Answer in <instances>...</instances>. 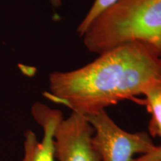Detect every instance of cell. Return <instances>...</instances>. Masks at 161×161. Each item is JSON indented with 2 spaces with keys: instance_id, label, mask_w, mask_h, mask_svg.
<instances>
[{
  "instance_id": "obj_6",
  "label": "cell",
  "mask_w": 161,
  "mask_h": 161,
  "mask_svg": "<svg viewBox=\"0 0 161 161\" xmlns=\"http://www.w3.org/2000/svg\"><path fill=\"white\" fill-rule=\"evenodd\" d=\"M144 96L145 99L139 100L138 102L146 105L151 114L148 126L150 134L161 138V90H154Z\"/></svg>"
},
{
  "instance_id": "obj_9",
  "label": "cell",
  "mask_w": 161,
  "mask_h": 161,
  "mask_svg": "<svg viewBox=\"0 0 161 161\" xmlns=\"http://www.w3.org/2000/svg\"><path fill=\"white\" fill-rule=\"evenodd\" d=\"M49 1L51 3L52 5L54 8H55L60 7L62 5V0H49Z\"/></svg>"
},
{
  "instance_id": "obj_7",
  "label": "cell",
  "mask_w": 161,
  "mask_h": 161,
  "mask_svg": "<svg viewBox=\"0 0 161 161\" xmlns=\"http://www.w3.org/2000/svg\"><path fill=\"white\" fill-rule=\"evenodd\" d=\"M119 1V0H95L89 11L86 13V16L78 25L77 33L80 37H82L84 35L86 30L92 25V23L102 13H104L106 10L110 8L111 6L118 3Z\"/></svg>"
},
{
  "instance_id": "obj_1",
  "label": "cell",
  "mask_w": 161,
  "mask_h": 161,
  "mask_svg": "<svg viewBox=\"0 0 161 161\" xmlns=\"http://www.w3.org/2000/svg\"><path fill=\"white\" fill-rule=\"evenodd\" d=\"M154 90H161V57L131 43L103 52L78 69L52 73L44 96L86 116Z\"/></svg>"
},
{
  "instance_id": "obj_2",
  "label": "cell",
  "mask_w": 161,
  "mask_h": 161,
  "mask_svg": "<svg viewBox=\"0 0 161 161\" xmlns=\"http://www.w3.org/2000/svg\"><path fill=\"white\" fill-rule=\"evenodd\" d=\"M81 37L86 49L98 55L136 43L161 57V0H119L102 13Z\"/></svg>"
},
{
  "instance_id": "obj_3",
  "label": "cell",
  "mask_w": 161,
  "mask_h": 161,
  "mask_svg": "<svg viewBox=\"0 0 161 161\" xmlns=\"http://www.w3.org/2000/svg\"><path fill=\"white\" fill-rule=\"evenodd\" d=\"M93 129L92 144L101 161H133L134 156L155 148L147 132H128L112 119L106 110L84 116Z\"/></svg>"
},
{
  "instance_id": "obj_5",
  "label": "cell",
  "mask_w": 161,
  "mask_h": 161,
  "mask_svg": "<svg viewBox=\"0 0 161 161\" xmlns=\"http://www.w3.org/2000/svg\"><path fill=\"white\" fill-rule=\"evenodd\" d=\"M31 114L43 129V138L38 140L32 130H26L22 161H55L54 135L58 123L64 118L63 114L40 102L32 106Z\"/></svg>"
},
{
  "instance_id": "obj_8",
  "label": "cell",
  "mask_w": 161,
  "mask_h": 161,
  "mask_svg": "<svg viewBox=\"0 0 161 161\" xmlns=\"http://www.w3.org/2000/svg\"><path fill=\"white\" fill-rule=\"evenodd\" d=\"M133 161H161V144L156 146L151 152L135 158Z\"/></svg>"
},
{
  "instance_id": "obj_4",
  "label": "cell",
  "mask_w": 161,
  "mask_h": 161,
  "mask_svg": "<svg viewBox=\"0 0 161 161\" xmlns=\"http://www.w3.org/2000/svg\"><path fill=\"white\" fill-rule=\"evenodd\" d=\"M93 129L86 119L72 112L58 123L54 135L58 161H101L92 144Z\"/></svg>"
}]
</instances>
